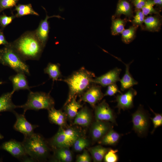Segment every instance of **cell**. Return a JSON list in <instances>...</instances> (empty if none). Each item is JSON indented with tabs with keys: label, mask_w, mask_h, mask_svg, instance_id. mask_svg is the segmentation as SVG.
<instances>
[{
	"label": "cell",
	"mask_w": 162,
	"mask_h": 162,
	"mask_svg": "<svg viewBox=\"0 0 162 162\" xmlns=\"http://www.w3.org/2000/svg\"><path fill=\"white\" fill-rule=\"evenodd\" d=\"M10 43L13 49L25 61L38 60L44 47L34 31L26 32Z\"/></svg>",
	"instance_id": "cell-1"
},
{
	"label": "cell",
	"mask_w": 162,
	"mask_h": 162,
	"mask_svg": "<svg viewBox=\"0 0 162 162\" xmlns=\"http://www.w3.org/2000/svg\"><path fill=\"white\" fill-rule=\"evenodd\" d=\"M95 77L94 73L82 67L66 78L61 80L67 83L69 88L68 97L64 105L75 96L84 93L93 84Z\"/></svg>",
	"instance_id": "cell-2"
},
{
	"label": "cell",
	"mask_w": 162,
	"mask_h": 162,
	"mask_svg": "<svg viewBox=\"0 0 162 162\" xmlns=\"http://www.w3.org/2000/svg\"><path fill=\"white\" fill-rule=\"evenodd\" d=\"M22 143L27 154L34 161H42L48 157L49 147L40 135L34 133L30 135L24 136Z\"/></svg>",
	"instance_id": "cell-3"
},
{
	"label": "cell",
	"mask_w": 162,
	"mask_h": 162,
	"mask_svg": "<svg viewBox=\"0 0 162 162\" xmlns=\"http://www.w3.org/2000/svg\"><path fill=\"white\" fill-rule=\"evenodd\" d=\"M0 63L9 67L16 73L30 75L28 66L13 49L10 43L0 49Z\"/></svg>",
	"instance_id": "cell-4"
},
{
	"label": "cell",
	"mask_w": 162,
	"mask_h": 162,
	"mask_svg": "<svg viewBox=\"0 0 162 162\" xmlns=\"http://www.w3.org/2000/svg\"><path fill=\"white\" fill-rule=\"evenodd\" d=\"M55 101L50 95L43 92L30 91L26 102L24 104L18 106L19 108L23 109L25 114L28 110L38 111L41 109L48 110L54 107Z\"/></svg>",
	"instance_id": "cell-5"
},
{
	"label": "cell",
	"mask_w": 162,
	"mask_h": 162,
	"mask_svg": "<svg viewBox=\"0 0 162 162\" xmlns=\"http://www.w3.org/2000/svg\"><path fill=\"white\" fill-rule=\"evenodd\" d=\"M80 135V132L75 128L70 127L64 129L60 127L57 132L50 140V143L54 149L69 148L72 146Z\"/></svg>",
	"instance_id": "cell-6"
},
{
	"label": "cell",
	"mask_w": 162,
	"mask_h": 162,
	"mask_svg": "<svg viewBox=\"0 0 162 162\" xmlns=\"http://www.w3.org/2000/svg\"><path fill=\"white\" fill-rule=\"evenodd\" d=\"M132 116L134 130L139 135L144 134L148 128V120L141 106L132 114Z\"/></svg>",
	"instance_id": "cell-7"
},
{
	"label": "cell",
	"mask_w": 162,
	"mask_h": 162,
	"mask_svg": "<svg viewBox=\"0 0 162 162\" xmlns=\"http://www.w3.org/2000/svg\"><path fill=\"white\" fill-rule=\"evenodd\" d=\"M104 96L101 90V86L93 83L83 93L80 99L88 103L94 108L96 104L101 100Z\"/></svg>",
	"instance_id": "cell-8"
},
{
	"label": "cell",
	"mask_w": 162,
	"mask_h": 162,
	"mask_svg": "<svg viewBox=\"0 0 162 162\" xmlns=\"http://www.w3.org/2000/svg\"><path fill=\"white\" fill-rule=\"evenodd\" d=\"M94 108L96 121L110 122L116 123L113 111L105 100L95 106Z\"/></svg>",
	"instance_id": "cell-9"
},
{
	"label": "cell",
	"mask_w": 162,
	"mask_h": 162,
	"mask_svg": "<svg viewBox=\"0 0 162 162\" xmlns=\"http://www.w3.org/2000/svg\"><path fill=\"white\" fill-rule=\"evenodd\" d=\"M0 149L6 151L14 157L22 160L28 155L22 142L11 139L3 143Z\"/></svg>",
	"instance_id": "cell-10"
},
{
	"label": "cell",
	"mask_w": 162,
	"mask_h": 162,
	"mask_svg": "<svg viewBox=\"0 0 162 162\" xmlns=\"http://www.w3.org/2000/svg\"><path fill=\"white\" fill-rule=\"evenodd\" d=\"M13 113L15 115L16 121L14 125V128L16 130L22 134L24 136L30 135L34 133V129L38 126L33 125L26 119L25 114H19L15 111Z\"/></svg>",
	"instance_id": "cell-11"
},
{
	"label": "cell",
	"mask_w": 162,
	"mask_h": 162,
	"mask_svg": "<svg viewBox=\"0 0 162 162\" xmlns=\"http://www.w3.org/2000/svg\"><path fill=\"white\" fill-rule=\"evenodd\" d=\"M122 70L116 67L105 74L93 79V83L103 87H106L111 84L119 81V75Z\"/></svg>",
	"instance_id": "cell-12"
},
{
	"label": "cell",
	"mask_w": 162,
	"mask_h": 162,
	"mask_svg": "<svg viewBox=\"0 0 162 162\" xmlns=\"http://www.w3.org/2000/svg\"><path fill=\"white\" fill-rule=\"evenodd\" d=\"M137 94L136 90L131 87L125 93L117 95L116 101L117 102L116 107L118 111L120 112L122 110H124L131 108L133 106L134 98Z\"/></svg>",
	"instance_id": "cell-13"
},
{
	"label": "cell",
	"mask_w": 162,
	"mask_h": 162,
	"mask_svg": "<svg viewBox=\"0 0 162 162\" xmlns=\"http://www.w3.org/2000/svg\"><path fill=\"white\" fill-rule=\"evenodd\" d=\"M53 17H56L58 18H62L59 15L49 16L46 13L45 18L41 21L38 28L34 31L36 36L44 47L48 39L50 31V27L48 20L50 18Z\"/></svg>",
	"instance_id": "cell-14"
},
{
	"label": "cell",
	"mask_w": 162,
	"mask_h": 162,
	"mask_svg": "<svg viewBox=\"0 0 162 162\" xmlns=\"http://www.w3.org/2000/svg\"><path fill=\"white\" fill-rule=\"evenodd\" d=\"M110 124L105 121H96L92 124L91 135L93 140H100L111 129Z\"/></svg>",
	"instance_id": "cell-15"
},
{
	"label": "cell",
	"mask_w": 162,
	"mask_h": 162,
	"mask_svg": "<svg viewBox=\"0 0 162 162\" xmlns=\"http://www.w3.org/2000/svg\"><path fill=\"white\" fill-rule=\"evenodd\" d=\"M9 80L12 82L13 89L11 92L13 94L14 92L20 90H28L30 91L31 87L29 86L26 74L22 73L17 74L10 76Z\"/></svg>",
	"instance_id": "cell-16"
},
{
	"label": "cell",
	"mask_w": 162,
	"mask_h": 162,
	"mask_svg": "<svg viewBox=\"0 0 162 162\" xmlns=\"http://www.w3.org/2000/svg\"><path fill=\"white\" fill-rule=\"evenodd\" d=\"M122 14L128 18L133 16V11L131 4L127 0H118L117 4L114 17H119Z\"/></svg>",
	"instance_id": "cell-17"
},
{
	"label": "cell",
	"mask_w": 162,
	"mask_h": 162,
	"mask_svg": "<svg viewBox=\"0 0 162 162\" xmlns=\"http://www.w3.org/2000/svg\"><path fill=\"white\" fill-rule=\"evenodd\" d=\"M133 61L128 64L124 63L125 66V73L120 82L121 83V89L124 91L137 85L138 82L133 77L129 71L130 65Z\"/></svg>",
	"instance_id": "cell-18"
},
{
	"label": "cell",
	"mask_w": 162,
	"mask_h": 162,
	"mask_svg": "<svg viewBox=\"0 0 162 162\" xmlns=\"http://www.w3.org/2000/svg\"><path fill=\"white\" fill-rule=\"evenodd\" d=\"M144 28L147 31L152 32L159 31L161 28V18L159 14L149 16L145 19Z\"/></svg>",
	"instance_id": "cell-19"
},
{
	"label": "cell",
	"mask_w": 162,
	"mask_h": 162,
	"mask_svg": "<svg viewBox=\"0 0 162 162\" xmlns=\"http://www.w3.org/2000/svg\"><path fill=\"white\" fill-rule=\"evenodd\" d=\"M48 110L49 118L51 122L62 127L65 125L66 115L61 110H57L54 107Z\"/></svg>",
	"instance_id": "cell-20"
},
{
	"label": "cell",
	"mask_w": 162,
	"mask_h": 162,
	"mask_svg": "<svg viewBox=\"0 0 162 162\" xmlns=\"http://www.w3.org/2000/svg\"><path fill=\"white\" fill-rule=\"evenodd\" d=\"M13 94L11 92L4 93L0 97V112L5 111L13 112L15 109L18 108V106L12 102Z\"/></svg>",
	"instance_id": "cell-21"
},
{
	"label": "cell",
	"mask_w": 162,
	"mask_h": 162,
	"mask_svg": "<svg viewBox=\"0 0 162 162\" xmlns=\"http://www.w3.org/2000/svg\"><path fill=\"white\" fill-rule=\"evenodd\" d=\"M91 121V113L86 108L84 107L78 112L75 117L74 124L86 127L90 124Z\"/></svg>",
	"instance_id": "cell-22"
},
{
	"label": "cell",
	"mask_w": 162,
	"mask_h": 162,
	"mask_svg": "<svg viewBox=\"0 0 162 162\" xmlns=\"http://www.w3.org/2000/svg\"><path fill=\"white\" fill-rule=\"evenodd\" d=\"M44 72L48 75L50 78L52 79L53 82L59 80V79L62 77L59 64L49 63L44 69Z\"/></svg>",
	"instance_id": "cell-23"
},
{
	"label": "cell",
	"mask_w": 162,
	"mask_h": 162,
	"mask_svg": "<svg viewBox=\"0 0 162 162\" xmlns=\"http://www.w3.org/2000/svg\"><path fill=\"white\" fill-rule=\"evenodd\" d=\"M120 137V134L111 128L99 140V143L106 145H115Z\"/></svg>",
	"instance_id": "cell-24"
},
{
	"label": "cell",
	"mask_w": 162,
	"mask_h": 162,
	"mask_svg": "<svg viewBox=\"0 0 162 162\" xmlns=\"http://www.w3.org/2000/svg\"><path fill=\"white\" fill-rule=\"evenodd\" d=\"M110 149L100 145L91 147L88 149L93 159L96 162H101L106 154Z\"/></svg>",
	"instance_id": "cell-25"
},
{
	"label": "cell",
	"mask_w": 162,
	"mask_h": 162,
	"mask_svg": "<svg viewBox=\"0 0 162 162\" xmlns=\"http://www.w3.org/2000/svg\"><path fill=\"white\" fill-rule=\"evenodd\" d=\"M76 96L73 97L69 103L64 105L67 115L70 119L75 117L78 110L82 107V105L76 101Z\"/></svg>",
	"instance_id": "cell-26"
},
{
	"label": "cell",
	"mask_w": 162,
	"mask_h": 162,
	"mask_svg": "<svg viewBox=\"0 0 162 162\" xmlns=\"http://www.w3.org/2000/svg\"><path fill=\"white\" fill-rule=\"evenodd\" d=\"M54 155L56 159L59 161L70 162L73 159L72 153L68 148L56 149Z\"/></svg>",
	"instance_id": "cell-27"
},
{
	"label": "cell",
	"mask_w": 162,
	"mask_h": 162,
	"mask_svg": "<svg viewBox=\"0 0 162 162\" xmlns=\"http://www.w3.org/2000/svg\"><path fill=\"white\" fill-rule=\"evenodd\" d=\"M15 10L16 12L15 15L16 17H20L28 15H39L33 9L31 4H18L15 6Z\"/></svg>",
	"instance_id": "cell-28"
},
{
	"label": "cell",
	"mask_w": 162,
	"mask_h": 162,
	"mask_svg": "<svg viewBox=\"0 0 162 162\" xmlns=\"http://www.w3.org/2000/svg\"><path fill=\"white\" fill-rule=\"evenodd\" d=\"M127 22L126 19H122L119 17H114L112 16L111 33L116 35L121 33L124 29V27Z\"/></svg>",
	"instance_id": "cell-29"
},
{
	"label": "cell",
	"mask_w": 162,
	"mask_h": 162,
	"mask_svg": "<svg viewBox=\"0 0 162 162\" xmlns=\"http://www.w3.org/2000/svg\"><path fill=\"white\" fill-rule=\"evenodd\" d=\"M138 27V26L133 25L128 28L124 29L121 33L122 40L124 43L129 44L134 39Z\"/></svg>",
	"instance_id": "cell-30"
},
{
	"label": "cell",
	"mask_w": 162,
	"mask_h": 162,
	"mask_svg": "<svg viewBox=\"0 0 162 162\" xmlns=\"http://www.w3.org/2000/svg\"><path fill=\"white\" fill-rule=\"evenodd\" d=\"M89 144V142L87 139L80 137L76 140L72 146L76 152H80L88 147Z\"/></svg>",
	"instance_id": "cell-31"
},
{
	"label": "cell",
	"mask_w": 162,
	"mask_h": 162,
	"mask_svg": "<svg viewBox=\"0 0 162 162\" xmlns=\"http://www.w3.org/2000/svg\"><path fill=\"white\" fill-rule=\"evenodd\" d=\"M154 5L152 0H147L146 2L141 10L145 16L148 14H159V11L154 8Z\"/></svg>",
	"instance_id": "cell-32"
},
{
	"label": "cell",
	"mask_w": 162,
	"mask_h": 162,
	"mask_svg": "<svg viewBox=\"0 0 162 162\" xmlns=\"http://www.w3.org/2000/svg\"><path fill=\"white\" fill-rule=\"evenodd\" d=\"M136 14L132 21L133 25L140 26L142 29H144L143 23L145 20V16L141 10H136Z\"/></svg>",
	"instance_id": "cell-33"
},
{
	"label": "cell",
	"mask_w": 162,
	"mask_h": 162,
	"mask_svg": "<svg viewBox=\"0 0 162 162\" xmlns=\"http://www.w3.org/2000/svg\"><path fill=\"white\" fill-rule=\"evenodd\" d=\"M118 152L117 149H110L106 154L104 160L105 162H116L118 161V157L116 153Z\"/></svg>",
	"instance_id": "cell-34"
},
{
	"label": "cell",
	"mask_w": 162,
	"mask_h": 162,
	"mask_svg": "<svg viewBox=\"0 0 162 162\" xmlns=\"http://www.w3.org/2000/svg\"><path fill=\"white\" fill-rule=\"evenodd\" d=\"M18 0H0V12L15 6Z\"/></svg>",
	"instance_id": "cell-35"
},
{
	"label": "cell",
	"mask_w": 162,
	"mask_h": 162,
	"mask_svg": "<svg viewBox=\"0 0 162 162\" xmlns=\"http://www.w3.org/2000/svg\"><path fill=\"white\" fill-rule=\"evenodd\" d=\"M117 93H122L116 83H113L107 86V89L104 96H112Z\"/></svg>",
	"instance_id": "cell-36"
},
{
	"label": "cell",
	"mask_w": 162,
	"mask_h": 162,
	"mask_svg": "<svg viewBox=\"0 0 162 162\" xmlns=\"http://www.w3.org/2000/svg\"><path fill=\"white\" fill-rule=\"evenodd\" d=\"M16 18L15 15L8 16L6 15L0 16V24L2 27L4 28Z\"/></svg>",
	"instance_id": "cell-37"
},
{
	"label": "cell",
	"mask_w": 162,
	"mask_h": 162,
	"mask_svg": "<svg viewBox=\"0 0 162 162\" xmlns=\"http://www.w3.org/2000/svg\"><path fill=\"white\" fill-rule=\"evenodd\" d=\"M153 112L155 114L154 116L152 118V123L154 125L153 130L152 132L155 129L161 126L162 124V115L161 114L156 113Z\"/></svg>",
	"instance_id": "cell-38"
},
{
	"label": "cell",
	"mask_w": 162,
	"mask_h": 162,
	"mask_svg": "<svg viewBox=\"0 0 162 162\" xmlns=\"http://www.w3.org/2000/svg\"><path fill=\"white\" fill-rule=\"evenodd\" d=\"M91 161V158L87 151L85 150L82 153L78 155L76 160L77 162H90Z\"/></svg>",
	"instance_id": "cell-39"
},
{
	"label": "cell",
	"mask_w": 162,
	"mask_h": 162,
	"mask_svg": "<svg viewBox=\"0 0 162 162\" xmlns=\"http://www.w3.org/2000/svg\"><path fill=\"white\" fill-rule=\"evenodd\" d=\"M147 0H131L132 4L135 8L136 10H141L145 5Z\"/></svg>",
	"instance_id": "cell-40"
},
{
	"label": "cell",
	"mask_w": 162,
	"mask_h": 162,
	"mask_svg": "<svg viewBox=\"0 0 162 162\" xmlns=\"http://www.w3.org/2000/svg\"><path fill=\"white\" fill-rule=\"evenodd\" d=\"M9 43L6 40L3 32L0 29V45H3L5 46Z\"/></svg>",
	"instance_id": "cell-41"
},
{
	"label": "cell",
	"mask_w": 162,
	"mask_h": 162,
	"mask_svg": "<svg viewBox=\"0 0 162 162\" xmlns=\"http://www.w3.org/2000/svg\"><path fill=\"white\" fill-rule=\"evenodd\" d=\"M154 5L158 6L160 8L162 6V0H152Z\"/></svg>",
	"instance_id": "cell-42"
},
{
	"label": "cell",
	"mask_w": 162,
	"mask_h": 162,
	"mask_svg": "<svg viewBox=\"0 0 162 162\" xmlns=\"http://www.w3.org/2000/svg\"><path fill=\"white\" fill-rule=\"evenodd\" d=\"M4 138V136L0 133V140L3 139Z\"/></svg>",
	"instance_id": "cell-43"
},
{
	"label": "cell",
	"mask_w": 162,
	"mask_h": 162,
	"mask_svg": "<svg viewBox=\"0 0 162 162\" xmlns=\"http://www.w3.org/2000/svg\"><path fill=\"white\" fill-rule=\"evenodd\" d=\"M1 161H1V159L0 158V162H1Z\"/></svg>",
	"instance_id": "cell-44"
}]
</instances>
